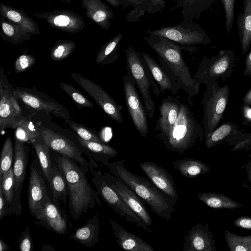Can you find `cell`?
Here are the masks:
<instances>
[{"mask_svg": "<svg viewBox=\"0 0 251 251\" xmlns=\"http://www.w3.org/2000/svg\"><path fill=\"white\" fill-rule=\"evenodd\" d=\"M144 39L158 56L162 67L187 94V101L192 105L191 100L198 94L201 83L192 75L181 51L184 50L191 53L196 48L180 45L165 37L151 34L145 37Z\"/></svg>", "mask_w": 251, "mask_h": 251, "instance_id": "cell-1", "label": "cell"}, {"mask_svg": "<svg viewBox=\"0 0 251 251\" xmlns=\"http://www.w3.org/2000/svg\"><path fill=\"white\" fill-rule=\"evenodd\" d=\"M58 168L66 177L69 191L68 206L73 219L78 220L89 209H93L96 203H101L86 176L87 166H82L75 160L62 155L55 158Z\"/></svg>", "mask_w": 251, "mask_h": 251, "instance_id": "cell-2", "label": "cell"}, {"mask_svg": "<svg viewBox=\"0 0 251 251\" xmlns=\"http://www.w3.org/2000/svg\"><path fill=\"white\" fill-rule=\"evenodd\" d=\"M124 159L109 163L107 166L110 173L133 191L152 211L159 217L172 220L176 202L159 190L145 177L130 172L125 166Z\"/></svg>", "mask_w": 251, "mask_h": 251, "instance_id": "cell-3", "label": "cell"}, {"mask_svg": "<svg viewBox=\"0 0 251 251\" xmlns=\"http://www.w3.org/2000/svg\"><path fill=\"white\" fill-rule=\"evenodd\" d=\"M203 134L202 128L188 107L181 102L175 124L167 132L156 138L170 151L183 154L192 148L198 139H202Z\"/></svg>", "mask_w": 251, "mask_h": 251, "instance_id": "cell-4", "label": "cell"}, {"mask_svg": "<svg viewBox=\"0 0 251 251\" xmlns=\"http://www.w3.org/2000/svg\"><path fill=\"white\" fill-rule=\"evenodd\" d=\"M127 73L133 79L139 90L148 117L152 119L155 113V104L151 95L150 88L158 96L160 88L145 63L141 53L132 47L125 50Z\"/></svg>", "mask_w": 251, "mask_h": 251, "instance_id": "cell-5", "label": "cell"}, {"mask_svg": "<svg viewBox=\"0 0 251 251\" xmlns=\"http://www.w3.org/2000/svg\"><path fill=\"white\" fill-rule=\"evenodd\" d=\"M229 94L228 86L218 88L216 82L207 84L202 100L204 135L211 133L221 120L225 110Z\"/></svg>", "mask_w": 251, "mask_h": 251, "instance_id": "cell-6", "label": "cell"}, {"mask_svg": "<svg viewBox=\"0 0 251 251\" xmlns=\"http://www.w3.org/2000/svg\"><path fill=\"white\" fill-rule=\"evenodd\" d=\"M93 177L91 181L96 187L97 192L110 207L120 216L143 229L146 232L151 233L152 230L148 227L144 222L126 205L119 195L104 180L102 174L90 168Z\"/></svg>", "mask_w": 251, "mask_h": 251, "instance_id": "cell-7", "label": "cell"}, {"mask_svg": "<svg viewBox=\"0 0 251 251\" xmlns=\"http://www.w3.org/2000/svg\"><path fill=\"white\" fill-rule=\"evenodd\" d=\"M2 68L0 70V129H15L24 120L20 106Z\"/></svg>", "mask_w": 251, "mask_h": 251, "instance_id": "cell-8", "label": "cell"}, {"mask_svg": "<svg viewBox=\"0 0 251 251\" xmlns=\"http://www.w3.org/2000/svg\"><path fill=\"white\" fill-rule=\"evenodd\" d=\"M149 34L160 36L183 46L191 47L206 44L209 39L204 31L191 21H184L171 26L161 27L154 30H147Z\"/></svg>", "mask_w": 251, "mask_h": 251, "instance_id": "cell-9", "label": "cell"}, {"mask_svg": "<svg viewBox=\"0 0 251 251\" xmlns=\"http://www.w3.org/2000/svg\"><path fill=\"white\" fill-rule=\"evenodd\" d=\"M14 93L17 99L31 109L43 111L64 120L72 118L67 108L43 92L32 88L16 87Z\"/></svg>", "mask_w": 251, "mask_h": 251, "instance_id": "cell-10", "label": "cell"}, {"mask_svg": "<svg viewBox=\"0 0 251 251\" xmlns=\"http://www.w3.org/2000/svg\"><path fill=\"white\" fill-rule=\"evenodd\" d=\"M124 96L128 112L134 126L140 135L144 138L148 133L147 114L135 87V83L128 74L123 78Z\"/></svg>", "mask_w": 251, "mask_h": 251, "instance_id": "cell-11", "label": "cell"}, {"mask_svg": "<svg viewBox=\"0 0 251 251\" xmlns=\"http://www.w3.org/2000/svg\"><path fill=\"white\" fill-rule=\"evenodd\" d=\"M36 225L60 235L68 234L69 219L59 203L51 200L48 195L35 217Z\"/></svg>", "mask_w": 251, "mask_h": 251, "instance_id": "cell-12", "label": "cell"}, {"mask_svg": "<svg viewBox=\"0 0 251 251\" xmlns=\"http://www.w3.org/2000/svg\"><path fill=\"white\" fill-rule=\"evenodd\" d=\"M70 76L112 119L119 123L123 122L121 107L100 85L76 73H71Z\"/></svg>", "mask_w": 251, "mask_h": 251, "instance_id": "cell-13", "label": "cell"}, {"mask_svg": "<svg viewBox=\"0 0 251 251\" xmlns=\"http://www.w3.org/2000/svg\"><path fill=\"white\" fill-rule=\"evenodd\" d=\"M102 176L104 180L119 195L126 205L150 228L152 219L143 201L114 175L104 173Z\"/></svg>", "mask_w": 251, "mask_h": 251, "instance_id": "cell-14", "label": "cell"}, {"mask_svg": "<svg viewBox=\"0 0 251 251\" xmlns=\"http://www.w3.org/2000/svg\"><path fill=\"white\" fill-rule=\"evenodd\" d=\"M42 140L52 150L68 157L82 166H88L89 163L82 156L84 151L61 134L47 127H42Z\"/></svg>", "mask_w": 251, "mask_h": 251, "instance_id": "cell-15", "label": "cell"}, {"mask_svg": "<svg viewBox=\"0 0 251 251\" xmlns=\"http://www.w3.org/2000/svg\"><path fill=\"white\" fill-rule=\"evenodd\" d=\"M42 174L38 162L33 159L30 167L27 201L30 213L35 218L48 195Z\"/></svg>", "mask_w": 251, "mask_h": 251, "instance_id": "cell-16", "label": "cell"}, {"mask_svg": "<svg viewBox=\"0 0 251 251\" xmlns=\"http://www.w3.org/2000/svg\"><path fill=\"white\" fill-rule=\"evenodd\" d=\"M150 180L172 200L177 202L178 195L175 181L165 168L152 162H144L139 164Z\"/></svg>", "mask_w": 251, "mask_h": 251, "instance_id": "cell-17", "label": "cell"}, {"mask_svg": "<svg viewBox=\"0 0 251 251\" xmlns=\"http://www.w3.org/2000/svg\"><path fill=\"white\" fill-rule=\"evenodd\" d=\"M35 15L44 19L50 26L65 32H78L85 26L83 18L73 11L53 10L36 14Z\"/></svg>", "mask_w": 251, "mask_h": 251, "instance_id": "cell-18", "label": "cell"}, {"mask_svg": "<svg viewBox=\"0 0 251 251\" xmlns=\"http://www.w3.org/2000/svg\"><path fill=\"white\" fill-rule=\"evenodd\" d=\"M231 67V58L227 54L215 59L203 58L197 72L193 76L200 83L208 84L222 76Z\"/></svg>", "mask_w": 251, "mask_h": 251, "instance_id": "cell-19", "label": "cell"}, {"mask_svg": "<svg viewBox=\"0 0 251 251\" xmlns=\"http://www.w3.org/2000/svg\"><path fill=\"white\" fill-rule=\"evenodd\" d=\"M215 240L207 224L198 223L192 227L184 237V251H215Z\"/></svg>", "mask_w": 251, "mask_h": 251, "instance_id": "cell-20", "label": "cell"}, {"mask_svg": "<svg viewBox=\"0 0 251 251\" xmlns=\"http://www.w3.org/2000/svg\"><path fill=\"white\" fill-rule=\"evenodd\" d=\"M180 104L178 100L170 96L162 100L154 127L157 133L156 137L167 132L175 124L178 116Z\"/></svg>", "mask_w": 251, "mask_h": 251, "instance_id": "cell-21", "label": "cell"}, {"mask_svg": "<svg viewBox=\"0 0 251 251\" xmlns=\"http://www.w3.org/2000/svg\"><path fill=\"white\" fill-rule=\"evenodd\" d=\"M113 234L118 246L129 251H154L148 243L136 235L126 230L114 220H110Z\"/></svg>", "mask_w": 251, "mask_h": 251, "instance_id": "cell-22", "label": "cell"}, {"mask_svg": "<svg viewBox=\"0 0 251 251\" xmlns=\"http://www.w3.org/2000/svg\"><path fill=\"white\" fill-rule=\"evenodd\" d=\"M141 54L161 92L164 93L168 90L173 95H176L181 88L174 78L150 54L145 52H141Z\"/></svg>", "mask_w": 251, "mask_h": 251, "instance_id": "cell-23", "label": "cell"}, {"mask_svg": "<svg viewBox=\"0 0 251 251\" xmlns=\"http://www.w3.org/2000/svg\"><path fill=\"white\" fill-rule=\"evenodd\" d=\"M82 6L87 17L102 28L109 29L113 13L101 0H82Z\"/></svg>", "mask_w": 251, "mask_h": 251, "instance_id": "cell-24", "label": "cell"}, {"mask_svg": "<svg viewBox=\"0 0 251 251\" xmlns=\"http://www.w3.org/2000/svg\"><path fill=\"white\" fill-rule=\"evenodd\" d=\"M77 140L89 157L106 166L109 164L110 158L118 155V152L114 148L104 143L86 141L79 136Z\"/></svg>", "mask_w": 251, "mask_h": 251, "instance_id": "cell-25", "label": "cell"}, {"mask_svg": "<svg viewBox=\"0 0 251 251\" xmlns=\"http://www.w3.org/2000/svg\"><path fill=\"white\" fill-rule=\"evenodd\" d=\"M28 162V150L24 142L17 139L14 142V157L13 166L15 177V190L23 186Z\"/></svg>", "mask_w": 251, "mask_h": 251, "instance_id": "cell-26", "label": "cell"}, {"mask_svg": "<svg viewBox=\"0 0 251 251\" xmlns=\"http://www.w3.org/2000/svg\"><path fill=\"white\" fill-rule=\"evenodd\" d=\"M99 220L97 215H94L89 219L83 226L76 229L69 238L87 247H91L94 246L99 241Z\"/></svg>", "mask_w": 251, "mask_h": 251, "instance_id": "cell-27", "label": "cell"}, {"mask_svg": "<svg viewBox=\"0 0 251 251\" xmlns=\"http://www.w3.org/2000/svg\"><path fill=\"white\" fill-rule=\"evenodd\" d=\"M0 14L2 17L17 24L32 35L40 33L37 23L20 10L0 3Z\"/></svg>", "mask_w": 251, "mask_h": 251, "instance_id": "cell-28", "label": "cell"}, {"mask_svg": "<svg viewBox=\"0 0 251 251\" xmlns=\"http://www.w3.org/2000/svg\"><path fill=\"white\" fill-rule=\"evenodd\" d=\"M172 165L180 175L189 178L196 177L210 170L208 166L203 162L189 158L173 161Z\"/></svg>", "mask_w": 251, "mask_h": 251, "instance_id": "cell-29", "label": "cell"}, {"mask_svg": "<svg viewBox=\"0 0 251 251\" xmlns=\"http://www.w3.org/2000/svg\"><path fill=\"white\" fill-rule=\"evenodd\" d=\"M48 182L53 200L59 203L60 201L65 205L69 195L68 186L65 176L57 167L53 166Z\"/></svg>", "mask_w": 251, "mask_h": 251, "instance_id": "cell-30", "label": "cell"}, {"mask_svg": "<svg viewBox=\"0 0 251 251\" xmlns=\"http://www.w3.org/2000/svg\"><path fill=\"white\" fill-rule=\"evenodd\" d=\"M2 39L12 44H18L31 39V35L17 24L1 17L0 20Z\"/></svg>", "mask_w": 251, "mask_h": 251, "instance_id": "cell-31", "label": "cell"}, {"mask_svg": "<svg viewBox=\"0 0 251 251\" xmlns=\"http://www.w3.org/2000/svg\"><path fill=\"white\" fill-rule=\"evenodd\" d=\"M199 200L213 208L235 209L242 205L223 194L212 192H202L198 195Z\"/></svg>", "mask_w": 251, "mask_h": 251, "instance_id": "cell-32", "label": "cell"}, {"mask_svg": "<svg viewBox=\"0 0 251 251\" xmlns=\"http://www.w3.org/2000/svg\"><path fill=\"white\" fill-rule=\"evenodd\" d=\"M123 37L122 34H119L103 45L97 55L96 62L97 64L110 63L119 58L116 50Z\"/></svg>", "mask_w": 251, "mask_h": 251, "instance_id": "cell-33", "label": "cell"}, {"mask_svg": "<svg viewBox=\"0 0 251 251\" xmlns=\"http://www.w3.org/2000/svg\"><path fill=\"white\" fill-rule=\"evenodd\" d=\"M37 156L42 172L48 181L52 171V162L50 156V148L38 139L32 144Z\"/></svg>", "mask_w": 251, "mask_h": 251, "instance_id": "cell-34", "label": "cell"}, {"mask_svg": "<svg viewBox=\"0 0 251 251\" xmlns=\"http://www.w3.org/2000/svg\"><path fill=\"white\" fill-rule=\"evenodd\" d=\"M238 25L242 52L245 54L251 45V10L247 5L244 13L238 19Z\"/></svg>", "mask_w": 251, "mask_h": 251, "instance_id": "cell-35", "label": "cell"}, {"mask_svg": "<svg viewBox=\"0 0 251 251\" xmlns=\"http://www.w3.org/2000/svg\"><path fill=\"white\" fill-rule=\"evenodd\" d=\"M225 239L230 251H251V235L240 236L226 230Z\"/></svg>", "mask_w": 251, "mask_h": 251, "instance_id": "cell-36", "label": "cell"}, {"mask_svg": "<svg viewBox=\"0 0 251 251\" xmlns=\"http://www.w3.org/2000/svg\"><path fill=\"white\" fill-rule=\"evenodd\" d=\"M14 147L10 137L5 139L0 154V177L13 167L14 161Z\"/></svg>", "mask_w": 251, "mask_h": 251, "instance_id": "cell-37", "label": "cell"}, {"mask_svg": "<svg viewBox=\"0 0 251 251\" xmlns=\"http://www.w3.org/2000/svg\"><path fill=\"white\" fill-rule=\"evenodd\" d=\"M76 47L75 42L71 40L57 42L50 52V58L56 61H61L69 56Z\"/></svg>", "mask_w": 251, "mask_h": 251, "instance_id": "cell-38", "label": "cell"}, {"mask_svg": "<svg viewBox=\"0 0 251 251\" xmlns=\"http://www.w3.org/2000/svg\"><path fill=\"white\" fill-rule=\"evenodd\" d=\"M0 185L4 198L8 204L13 199L15 190V177L13 167L0 177Z\"/></svg>", "mask_w": 251, "mask_h": 251, "instance_id": "cell-39", "label": "cell"}, {"mask_svg": "<svg viewBox=\"0 0 251 251\" xmlns=\"http://www.w3.org/2000/svg\"><path fill=\"white\" fill-rule=\"evenodd\" d=\"M60 86L61 89L69 95L77 104L82 107H93L92 102L71 84L61 82Z\"/></svg>", "mask_w": 251, "mask_h": 251, "instance_id": "cell-40", "label": "cell"}, {"mask_svg": "<svg viewBox=\"0 0 251 251\" xmlns=\"http://www.w3.org/2000/svg\"><path fill=\"white\" fill-rule=\"evenodd\" d=\"M65 121L81 139L86 141H92L104 143L100 137L88 128L76 123L70 119Z\"/></svg>", "mask_w": 251, "mask_h": 251, "instance_id": "cell-41", "label": "cell"}, {"mask_svg": "<svg viewBox=\"0 0 251 251\" xmlns=\"http://www.w3.org/2000/svg\"><path fill=\"white\" fill-rule=\"evenodd\" d=\"M19 125L25 130L32 144L38 139L41 129L40 122L27 117Z\"/></svg>", "mask_w": 251, "mask_h": 251, "instance_id": "cell-42", "label": "cell"}, {"mask_svg": "<svg viewBox=\"0 0 251 251\" xmlns=\"http://www.w3.org/2000/svg\"><path fill=\"white\" fill-rule=\"evenodd\" d=\"M232 130L229 124H224L206 136L205 145L208 148L214 146L218 142L227 136Z\"/></svg>", "mask_w": 251, "mask_h": 251, "instance_id": "cell-43", "label": "cell"}, {"mask_svg": "<svg viewBox=\"0 0 251 251\" xmlns=\"http://www.w3.org/2000/svg\"><path fill=\"white\" fill-rule=\"evenodd\" d=\"M36 62L32 55L23 54L19 56L15 63V71L16 73L25 72L31 68Z\"/></svg>", "mask_w": 251, "mask_h": 251, "instance_id": "cell-44", "label": "cell"}, {"mask_svg": "<svg viewBox=\"0 0 251 251\" xmlns=\"http://www.w3.org/2000/svg\"><path fill=\"white\" fill-rule=\"evenodd\" d=\"M23 186H21L17 190H14L13 199L8 203V214L16 215L19 216L22 212V205L20 202L21 194Z\"/></svg>", "mask_w": 251, "mask_h": 251, "instance_id": "cell-45", "label": "cell"}, {"mask_svg": "<svg viewBox=\"0 0 251 251\" xmlns=\"http://www.w3.org/2000/svg\"><path fill=\"white\" fill-rule=\"evenodd\" d=\"M29 229V227L26 226L25 229L22 231L19 239V249L21 251H33V240Z\"/></svg>", "mask_w": 251, "mask_h": 251, "instance_id": "cell-46", "label": "cell"}, {"mask_svg": "<svg viewBox=\"0 0 251 251\" xmlns=\"http://www.w3.org/2000/svg\"><path fill=\"white\" fill-rule=\"evenodd\" d=\"M226 18V26L227 33L231 30L234 19V0H222Z\"/></svg>", "mask_w": 251, "mask_h": 251, "instance_id": "cell-47", "label": "cell"}, {"mask_svg": "<svg viewBox=\"0 0 251 251\" xmlns=\"http://www.w3.org/2000/svg\"><path fill=\"white\" fill-rule=\"evenodd\" d=\"M166 6L165 0H149V7L147 12L149 14L160 12Z\"/></svg>", "mask_w": 251, "mask_h": 251, "instance_id": "cell-48", "label": "cell"}, {"mask_svg": "<svg viewBox=\"0 0 251 251\" xmlns=\"http://www.w3.org/2000/svg\"><path fill=\"white\" fill-rule=\"evenodd\" d=\"M147 11L141 8H134L128 12L126 17V21L129 22H135L144 16Z\"/></svg>", "mask_w": 251, "mask_h": 251, "instance_id": "cell-49", "label": "cell"}, {"mask_svg": "<svg viewBox=\"0 0 251 251\" xmlns=\"http://www.w3.org/2000/svg\"><path fill=\"white\" fill-rule=\"evenodd\" d=\"M233 223L237 227L251 229V217H240L234 220Z\"/></svg>", "mask_w": 251, "mask_h": 251, "instance_id": "cell-50", "label": "cell"}, {"mask_svg": "<svg viewBox=\"0 0 251 251\" xmlns=\"http://www.w3.org/2000/svg\"><path fill=\"white\" fill-rule=\"evenodd\" d=\"M127 6H132L134 8H141L147 12L149 7V0H126Z\"/></svg>", "mask_w": 251, "mask_h": 251, "instance_id": "cell-51", "label": "cell"}, {"mask_svg": "<svg viewBox=\"0 0 251 251\" xmlns=\"http://www.w3.org/2000/svg\"><path fill=\"white\" fill-rule=\"evenodd\" d=\"M8 204L3 196L1 186L0 185V220L8 214Z\"/></svg>", "mask_w": 251, "mask_h": 251, "instance_id": "cell-52", "label": "cell"}, {"mask_svg": "<svg viewBox=\"0 0 251 251\" xmlns=\"http://www.w3.org/2000/svg\"><path fill=\"white\" fill-rule=\"evenodd\" d=\"M110 5L115 8H117L120 5H123V8H126L127 6L126 0H105Z\"/></svg>", "mask_w": 251, "mask_h": 251, "instance_id": "cell-53", "label": "cell"}, {"mask_svg": "<svg viewBox=\"0 0 251 251\" xmlns=\"http://www.w3.org/2000/svg\"><path fill=\"white\" fill-rule=\"evenodd\" d=\"M244 75L251 76V51L249 53L246 58Z\"/></svg>", "mask_w": 251, "mask_h": 251, "instance_id": "cell-54", "label": "cell"}, {"mask_svg": "<svg viewBox=\"0 0 251 251\" xmlns=\"http://www.w3.org/2000/svg\"><path fill=\"white\" fill-rule=\"evenodd\" d=\"M41 249L43 251H55V249L53 247H51L49 244H43L41 247Z\"/></svg>", "mask_w": 251, "mask_h": 251, "instance_id": "cell-55", "label": "cell"}, {"mask_svg": "<svg viewBox=\"0 0 251 251\" xmlns=\"http://www.w3.org/2000/svg\"><path fill=\"white\" fill-rule=\"evenodd\" d=\"M9 246L1 239H0V251H7L9 250Z\"/></svg>", "mask_w": 251, "mask_h": 251, "instance_id": "cell-56", "label": "cell"}, {"mask_svg": "<svg viewBox=\"0 0 251 251\" xmlns=\"http://www.w3.org/2000/svg\"><path fill=\"white\" fill-rule=\"evenodd\" d=\"M243 100L245 103L251 104V90L245 96Z\"/></svg>", "mask_w": 251, "mask_h": 251, "instance_id": "cell-57", "label": "cell"}, {"mask_svg": "<svg viewBox=\"0 0 251 251\" xmlns=\"http://www.w3.org/2000/svg\"><path fill=\"white\" fill-rule=\"evenodd\" d=\"M244 114L247 119L251 120V108L246 107L244 110Z\"/></svg>", "mask_w": 251, "mask_h": 251, "instance_id": "cell-58", "label": "cell"}, {"mask_svg": "<svg viewBox=\"0 0 251 251\" xmlns=\"http://www.w3.org/2000/svg\"><path fill=\"white\" fill-rule=\"evenodd\" d=\"M246 5L249 7L251 10V0H247Z\"/></svg>", "mask_w": 251, "mask_h": 251, "instance_id": "cell-59", "label": "cell"}, {"mask_svg": "<svg viewBox=\"0 0 251 251\" xmlns=\"http://www.w3.org/2000/svg\"><path fill=\"white\" fill-rule=\"evenodd\" d=\"M249 179L251 181V169L249 173Z\"/></svg>", "mask_w": 251, "mask_h": 251, "instance_id": "cell-60", "label": "cell"}, {"mask_svg": "<svg viewBox=\"0 0 251 251\" xmlns=\"http://www.w3.org/2000/svg\"><path fill=\"white\" fill-rule=\"evenodd\" d=\"M172 0L178 2V1H182V0Z\"/></svg>", "mask_w": 251, "mask_h": 251, "instance_id": "cell-61", "label": "cell"}, {"mask_svg": "<svg viewBox=\"0 0 251 251\" xmlns=\"http://www.w3.org/2000/svg\"></svg>", "mask_w": 251, "mask_h": 251, "instance_id": "cell-62", "label": "cell"}]
</instances>
